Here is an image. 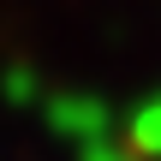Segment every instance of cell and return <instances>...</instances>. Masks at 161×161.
<instances>
[{"instance_id": "6da1fadb", "label": "cell", "mask_w": 161, "mask_h": 161, "mask_svg": "<svg viewBox=\"0 0 161 161\" xmlns=\"http://www.w3.org/2000/svg\"><path fill=\"white\" fill-rule=\"evenodd\" d=\"M48 119H54V131L72 137V143H96V137H108V108H102V102H84V96L54 102Z\"/></svg>"}, {"instance_id": "7a4b0ae2", "label": "cell", "mask_w": 161, "mask_h": 161, "mask_svg": "<svg viewBox=\"0 0 161 161\" xmlns=\"http://www.w3.org/2000/svg\"><path fill=\"white\" fill-rule=\"evenodd\" d=\"M131 149H137V155H161V102L131 119Z\"/></svg>"}, {"instance_id": "3957f363", "label": "cell", "mask_w": 161, "mask_h": 161, "mask_svg": "<svg viewBox=\"0 0 161 161\" xmlns=\"http://www.w3.org/2000/svg\"><path fill=\"white\" fill-rule=\"evenodd\" d=\"M84 161H137V149H131V143L119 149V143H108V137H96V143H84Z\"/></svg>"}]
</instances>
